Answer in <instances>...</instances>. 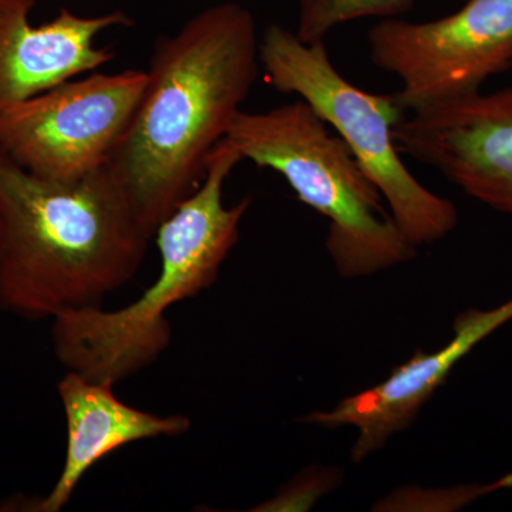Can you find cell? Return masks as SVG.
<instances>
[{"label": "cell", "mask_w": 512, "mask_h": 512, "mask_svg": "<svg viewBox=\"0 0 512 512\" xmlns=\"http://www.w3.org/2000/svg\"><path fill=\"white\" fill-rule=\"evenodd\" d=\"M146 70L93 72L0 111V150L36 177L76 181L109 163L144 89Z\"/></svg>", "instance_id": "6"}, {"label": "cell", "mask_w": 512, "mask_h": 512, "mask_svg": "<svg viewBox=\"0 0 512 512\" xmlns=\"http://www.w3.org/2000/svg\"><path fill=\"white\" fill-rule=\"evenodd\" d=\"M512 488V473L491 483L457 484L451 487L397 488L373 507V511H458L481 498Z\"/></svg>", "instance_id": "13"}, {"label": "cell", "mask_w": 512, "mask_h": 512, "mask_svg": "<svg viewBox=\"0 0 512 512\" xmlns=\"http://www.w3.org/2000/svg\"><path fill=\"white\" fill-rule=\"evenodd\" d=\"M241 161L227 138L212 150L197 190L157 228L160 275L136 301L116 311L89 306L52 319L53 350L67 370L117 386L170 348L173 329L167 311L211 288L237 245L251 198L228 208L222 190Z\"/></svg>", "instance_id": "3"}, {"label": "cell", "mask_w": 512, "mask_h": 512, "mask_svg": "<svg viewBox=\"0 0 512 512\" xmlns=\"http://www.w3.org/2000/svg\"><path fill=\"white\" fill-rule=\"evenodd\" d=\"M151 238L107 165L64 183L0 150V312L52 320L100 306L136 276Z\"/></svg>", "instance_id": "2"}, {"label": "cell", "mask_w": 512, "mask_h": 512, "mask_svg": "<svg viewBox=\"0 0 512 512\" xmlns=\"http://www.w3.org/2000/svg\"><path fill=\"white\" fill-rule=\"evenodd\" d=\"M412 6L413 0H312L301 6L296 35L302 42H320L342 23L375 16L394 18L409 12Z\"/></svg>", "instance_id": "12"}, {"label": "cell", "mask_w": 512, "mask_h": 512, "mask_svg": "<svg viewBox=\"0 0 512 512\" xmlns=\"http://www.w3.org/2000/svg\"><path fill=\"white\" fill-rule=\"evenodd\" d=\"M392 134L400 154L512 217V87L413 111Z\"/></svg>", "instance_id": "8"}, {"label": "cell", "mask_w": 512, "mask_h": 512, "mask_svg": "<svg viewBox=\"0 0 512 512\" xmlns=\"http://www.w3.org/2000/svg\"><path fill=\"white\" fill-rule=\"evenodd\" d=\"M259 66L254 16L238 3L202 10L157 40L143 97L106 164L151 237L201 184Z\"/></svg>", "instance_id": "1"}, {"label": "cell", "mask_w": 512, "mask_h": 512, "mask_svg": "<svg viewBox=\"0 0 512 512\" xmlns=\"http://www.w3.org/2000/svg\"><path fill=\"white\" fill-rule=\"evenodd\" d=\"M339 470L330 467H311L298 474L271 500L259 505L255 511H308L320 498L339 485Z\"/></svg>", "instance_id": "14"}, {"label": "cell", "mask_w": 512, "mask_h": 512, "mask_svg": "<svg viewBox=\"0 0 512 512\" xmlns=\"http://www.w3.org/2000/svg\"><path fill=\"white\" fill-rule=\"evenodd\" d=\"M511 320L512 298L487 311L468 309L454 320L453 336L440 349L417 350L383 382L345 397L333 409L305 414L298 421L328 430L353 427L357 440L350 454L355 463H362L382 450L394 434L412 426L454 367Z\"/></svg>", "instance_id": "9"}, {"label": "cell", "mask_w": 512, "mask_h": 512, "mask_svg": "<svg viewBox=\"0 0 512 512\" xmlns=\"http://www.w3.org/2000/svg\"><path fill=\"white\" fill-rule=\"evenodd\" d=\"M36 0H0V111L52 87L97 72L114 59L96 45L104 30L130 26L121 10L84 18L60 10L50 22L33 25Z\"/></svg>", "instance_id": "10"}, {"label": "cell", "mask_w": 512, "mask_h": 512, "mask_svg": "<svg viewBox=\"0 0 512 512\" xmlns=\"http://www.w3.org/2000/svg\"><path fill=\"white\" fill-rule=\"evenodd\" d=\"M369 45L372 63L402 80L393 97L404 111L466 99L512 69V0H467L434 22L387 18Z\"/></svg>", "instance_id": "7"}, {"label": "cell", "mask_w": 512, "mask_h": 512, "mask_svg": "<svg viewBox=\"0 0 512 512\" xmlns=\"http://www.w3.org/2000/svg\"><path fill=\"white\" fill-rule=\"evenodd\" d=\"M116 384L87 379L67 370L57 384L66 419V457L60 476L45 498L28 511H62L83 477L104 457L136 441L183 436L191 429L184 414L144 412L121 402Z\"/></svg>", "instance_id": "11"}, {"label": "cell", "mask_w": 512, "mask_h": 512, "mask_svg": "<svg viewBox=\"0 0 512 512\" xmlns=\"http://www.w3.org/2000/svg\"><path fill=\"white\" fill-rule=\"evenodd\" d=\"M259 63L269 86L301 97L348 143L414 247L434 244L457 227L456 205L427 190L400 160L392 131L406 111L393 94L357 89L330 62L323 40L302 42L279 25L259 40Z\"/></svg>", "instance_id": "5"}, {"label": "cell", "mask_w": 512, "mask_h": 512, "mask_svg": "<svg viewBox=\"0 0 512 512\" xmlns=\"http://www.w3.org/2000/svg\"><path fill=\"white\" fill-rule=\"evenodd\" d=\"M312 0H301V6L306 5V3H311Z\"/></svg>", "instance_id": "15"}, {"label": "cell", "mask_w": 512, "mask_h": 512, "mask_svg": "<svg viewBox=\"0 0 512 512\" xmlns=\"http://www.w3.org/2000/svg\"><path fill=\"white\" fill-rule=\"evenodd\" d=\"M225 138L242 160L281 174L299 201L328 218L326 249L342 278L379 274L416 256L348 143L306 101L239 111Z\"/></svg>", "instance_id": "4"}]
</instances>
